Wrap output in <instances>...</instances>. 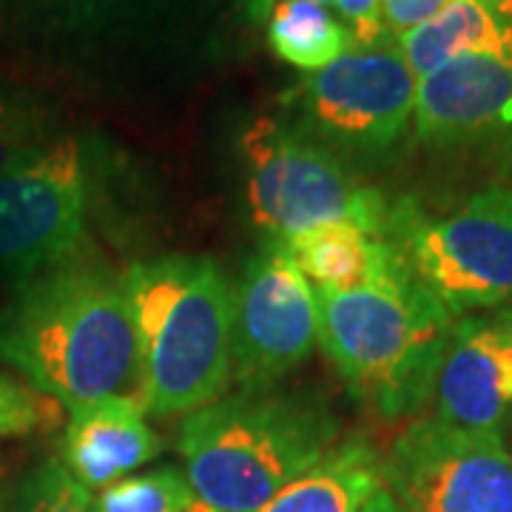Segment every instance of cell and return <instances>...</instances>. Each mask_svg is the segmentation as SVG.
Listing matches in <instances>:
<instances>
[{"label": "cell", "instance_id": "18", "mask_svg": "<svg viewBox=\"0 0 512 512\" xmlns=\"http://www.w3.org/2000/svg\"><path fill=\"white\" fill-rule=\"evenodd\" d=\"M94 512H200V504L185 473L163 467L94 493Z\"/></svg>", "mask_w": 512, "mask_h": 512}, {"label": "cell", "instance_id": "4", "mask_svg": "<svg viewBox=\"0 0 512 512\" xmlns=\"http://www.w3.org/2000/svg\"><path fill=\"white\" fill-rule=\"evenodd\" d=\"M336 433L322 404L265 390L188 413L177 447L200 512H259L328 453Z\"/></svg>", "mask_w": 512, "mask_h": 512}, {"label": "cell", "instance_id": "20", "mask_svg": "<svg viewBox=\"0 0 512 512\" xmlns=\"http://www.w3.org/2000/svg\"><path fill=\"white\" fill-rule=\"evenodd\" d=\"M12 512H94V493L66 470L63 461H43L20 484Z\"/></svg>", "mask_w": 512, "mask_h": 512}, {"label": "cell", "instance_id": "13", "mask_svg": "<svg viewBox=\"0 0 512 512\" xmlns=\"http://www.w3.org/2000/svg\"><path fill=\"white\" fill-rule=\"evenodd\" d=\"M163 453V439L148 427L137 396H109L72 413L63 436V464L89 493L128 478Z\"/></svg>", "mask_w": 512, "mask_h": 512}, {"label": "cell", "instance_id": "11", "mask_svg": "<svg viewBox=\"0 0 512 512\" xmlns=\"http://www.w3.org/2000/svg\"><path fill=\"white\" fill-rule=\"evenodd\" d=\"M413 128L433 148L512 143V52L464 55L419 77Z\"/></svg>", "mask_w": 512, "mask_h": 512}, {"label": "cell", "instance_id": "23", "mask_svg": "<svg viewBox=\"0 0 512 512\" xmlns=\"http://www.w3.org/2000/svg\"><path fill=\"white\" fill-rule=\"evenodd\" d=\"M336 6L348 20L356 46H376L390 37L382 23V0H336Z\"/></svg>", "mask_w": 512, "mask_h": 512}, {"label": "cell", "instance_id": "27", "mask_svg": "<svg viewBox=\"0 0 512 512\" xmlns=\"http://www.w3.org/2000/svg\"><path fill=\"white\" fill-rule=\"evenodd\" d=\"M12 384V379H6V376H0V390H6Z\"/></svg>", "mask_w": 512, "mask_h": 512}, {"label": "cell", "instance_id": "1", "mask_svg": "<svg viewBox=\"0 0 512 512\" xmlns=\"http://www.w3.org/2000/svg\"><path fill=\"white\" fill-rule=\"evenodd\" d=\"M0 362L77 413L137 390V339L123 276L77 254L20 279L0 308Z\"/></svg>", "mask_w": 512, "mask_h": 512}, {"label": "cell", "instance_id": "6", "mask_svg": "<svg viewBox=\"0 0 512 512\" xmlns=\"http://www.w3.org/2000/svg\"><path fill=\"white\" fill-rule=\"evenodd\" d=\"M382 237L453 316L512 299V188L478 191L444 214L399 200L387 208Z\"/></svg>", "mask_w": 512, "mask_h": 512}, {"label": "cell", "instance_id": "5", "mask_svg": "<svg viewBox=\"0 0 512 512\" xmlns=\"http://www.w3.org/2000/svg\"><path fill=\"white\" fill-rule=\"evenodd\" d=\"M251 217L274 242L325 225H356L382 237L387 200L359 180L356 168L336 151L299 131L288 120L259 117L242 140Z\"/></svg>", "mask_w": 512, "mask_h": 512}, {"label": "cell", "instance_id": "7", "mask_svg": "<svg viewBox=\"0 0 512 512\" xmlns=\"http://www.w3.org/2000/svg\"><path fill=\"white\" fill-rule=\"evenodd\" d=\"M416 86L399 40L353 46L285 94L288 123L348 163H376L396 154L413 126Z\"/></svg>", "mask_w": 512, "mask_h": 512}, {"label": "cell", "instance_id": "25", "mask_svg": "<svg viewBox=\"0 0 512 512\" xmlns=\"http://www.w3.org/2000/svg\"><path fill=\"white\" fill-rule=\"evenodd\" d=\"M0 512H12L9 507V487H6V470L0 467Z\"/></svg>", "mask_w": 512, "mask_h": 512}, {"label": "cell", "instance_id": "3", "mask_svg": "<svg viewBox=\"0 0 512 512\" xmlns=\"http://www.w3.org/2000/svg\"><path fill=\"white\" fill-rule=\"evenodd\" d=\"M316 308V342L359 402L396 421L433 399L456 322L404 262L359 291H316Z\"/></svg>", "mask_w": 512, "mask_h": 512}, {"label": "cell", "instance_id": "8", "mask_svg": "<svg viewBox=\"0 0 512 512\" xmlns=\"http://www.w3.org/2000/svg\"><path fill=\"white\" fill-rule=\"evenodd\" d=\"M94 163L92 143L69 134L0 177V274L29 279L80 251Z\"/></svg>", "mask_w": 512, "mask_h": 512}, {"label": "cell", "instance_id": "26", "mask_svg": "<svg viewBox=\"0 0 512 512\" xmlns=\"http://www.w3.org/2000/svg\"><path fill=\"white\" fill-rule=\"evenodd\" d=\"M268 6H271V0H248V9H251V15H254V18L265 15V12H268Z\"/></svg>", "mask_w": 512, "mask_h": 512}, {"label": "cell", "instance_id": "17", "mask_svg": "<svg viewBox=\"0 0 512 512\" xmlns=\"http://www.w3.org/2000/svg\"><path fill=\"white\" fill-rule=\"evenodd\" d=\"M268 43L276 57L308 74L322 72L356 46L348 26L311 0H279L268 20Z\"/></svg>", "mask_w": 512, "mask_h": 512}, {"label": "cell", "instance_id": "2", "mask_svg": "<svg viewBox=\"0 0 512 512\" xmlns=\"http://www.w3.org/2000/svg\"><path fill=\"white\" fill-rule=\"evenodd\" d=\"M134 339L137 399L151 416L217 402L231 384L234 288L208 256L168 254L123 274Z\"/></svg>", "mask_w": 512, "mask_h": 512}, {"label": "cell", "instance_id": "15", "mask_svg": "<svg viewBox=\"0 0 512 512\" xmlns=\"http://www.w3.org/2000/svg\"><path fill=\"white\" fill-rule=\"evenodd\" d=\"M382 487L379 453L365 439H345L259 512H362Z\"/></svg>", "mask_w": 512, "mask_h": 512}, {"label": "cell", "instance_id": "24", "mask_svg": "<svg viewBox=\"0 0 512 512\" xmlns=\"http://www.w3.org/2000/svg\"><path fill=\"white\" fill-rule=\"evenodd\" d=\"M362 512H404V507L396 501V495L387 490V484H384L382 490L367 501V507Z\"/></svg>", "mask_w": 512, "mask_h": 512}, {"label": "cell", "instance_id": "14", "mask_svg": "<svg viewBox=\"0 0 512 512\" xmlns=\"http://www.w3.org/2000/svg\"><path fill=\"white\" fill-rule=\"evenodd\" d=\"M416 77H427L464 55H510L512 0H453L436 18L399 37Z\"/></svg>", "mask_w": 512, "mask_h": 512}, {"label": "cell", "instance_id": "16", "mask_svg": "<svg viewBox=\"0 0 512 512\" xmlns=\"http://www.w3.org/2000/svg\"><path fill=\"white\" fill-rule=\"evenodd\" d=\"M282 245L316 291H359L402 268L387 239L356 225H325Z\"/></svg>", "mask_w": 512, "mask_h": 512}, {"label": "cell", "instance_id": "10", "mask_svg": "<svg viewBox=\"0 0 512 512\" xmlns=\"http://www.w3.org/2000/svg\"><path fill=\"white\" fill-rule=\"evenodd\" d=\"M316 288L282 242L268 239L234 288L231 382L265 393L316 345Z\"/></svg>", "mask_w": 512, "mask_h": 512}, {"label": "cell", "instance_id": "21", "mask_svg": "<svg viewBox=\"0 0 512 512\" xmlns=\"http://www.w3.org/2000/svg\"><path fill=\"white\" fill-rule=\"evenodd\" d=\"M55 419V402L12 382L0 390V436H23Z\"/></svg>", "mask_w": 512, "mask_h": 512}, {"label": "cell", "instance_id": "9", "mask_svg": "<svg viewBox=\"0 0 512 512\" xmlns=\"http://www.w3.org/2000/svg\"><path fill=\"white\" fill-rule=\"evenodd\" d=\"M404 512H512V453L501 433L416 419L382 458Z\"/></svg>", "mask_w": 512, "mask_h": 512}, {"label": "cell", "instance_id": "12", "mask_svg": "<svg viewBox=\"0 0 512 512\" xmlns=\"http://www.w3.org/2000/svg\"><path fill=\"white\" fill-rule=\"evenodd\" d=\"M436 419L473 433H501L512 410V313L461 319L436 379Z\"/></svg>", "mask_w": 512, "mask_h": 512}, {"label": "cell", "instance_id": "28", "mask_svg": "<svg viewBox=\"0 0 512 512\" xmlns=\"http://www.w3.org/2000/svg\"><path fill=\"white\" fill-rule=\"evenodd\" d=\"M311 3H316V6H328V3H336V0H311Z\"/></svg>", "mask_w": 512, "mask_h": 512}, {"label": "cell", "instance_id": "19", "mask_svg": "<svg viewBox=\"0 0 512 512\" xmlns=\"http://www.w3.org/2000/svg\"><path fill=\"white\" fill-rule=\"evenodd\" d=\"M55 137L52 114L32 94H0V177Z\"/></svg>", "mask_w": 512, "mask_h": 512}, {"label": "cell", "instance_id": "22", "mask_svg": "<svg viewBox=\"0 0 512 512\" xmlns=\"http://www.w3.org/2000/svg\"><path fill=\"white\" fill-rule=\"evenodd\" d=\"M453 0H382V23L390 37H404L407 32L436 18Z\"/></svg>", "mask_w": 512, "mask_h": 512}]
</instances>
